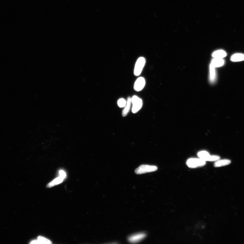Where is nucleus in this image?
I'll return each mask as SVG.
<instances>
[{"label":"nucleus","mask_w":244,"mask_h":244,"mask_svg":"<svg viewBox=\"0 0 244 244\" xmlns=\"http://www.w3.org/2000/svg\"><path fill=\"white\" fill-rule=\"evenodd\" d=\"M215 68L211 64L210 65V79L211 82L215 81L216 77Z\"/></svg>","instance_id":"14"},{"label":"nucleus","mask_w":244,"mask_h":244,"mask_svg":"<svg viewBox=\"0 0 244 244\" xmlns=\"http://www.w3.org/2000/svg\"><path fill=\"white\" fill-rule=\"evenodd\" d=\"M227 55L225 51L223 50H218L213 52L212 56L214 58L223 59Z\"/></svg>","instance_id":"8"},{"label":"nucleus","mask_w":244,"mask_h":244,"mask_svg":"<svg viewBox=\"0 0 244 244\" xmlns=\"http://www.w3.org/2000/svg\"><path fill=\"white\" fill-rule=\"evenodd\" d=\"M132 103L133 104L132 111L135 114L140 111L143 105L142 100L136 95H134L131 98Z\"/></svg>","instance_id":"3"},{"label":"nucleus","mask_w":244,"mask_h":244,"mask_svg":"<svg viewBox=\"0 0 244 244\" xmlns=\"http://www.w3.org/2000/svg\"><path fill=\"white\" fill-rule=\"evenodd\" d=\"M231 60L232 62H238L244 61V54L238 53L235 54L231 57Z\"/></svg>","instance_id":"11"},{"label":"nucleus","mask_w":244,"mask_h":244,"mask_svg":"<svg viewBox=\"0 0 244 244\" xmlns=\"http://www.w3.org/2000/svg\"><path fill=\"white\" fill-rule=\"evenodd\" d=\"M131 103V98L130 97H128L127 100L126 106L122 111V115L123 117H125L128 114L130 110Z\"/></svg>","instance_id":"9"},{"label":"nucleus","mask_w":244,"mask_h":244,"mask_svg":"<svg viewBox=\"0 0 244 244\" xmlns=\"http://www.w3.org/2000/svg\"><path fill=\"white\" fill-rule=\"evenodd\" d=\"M146 236L144 233H139L132 235L128 238V240L131 243H136L144 239Z\"/></svg>","instance_id":"6"},{"label":"nucleus","mask_w":244,"mask_h":244,"mask_svg":"<svg viewBox=\"0 0 244 244\" xmlns=\"http://www.w3.org/2000/svg\"><path fill=\"white\" fill-rule=\"evenodd\" d=\"M145 84V80L143 77H139L135 83L134 88L137 92H140L144 88Z\"/></svg>","instance_id":"7"},{"label":"nucleus","mask_w":244,"mask_h":244,"mask_svg":"<svg viewBox=\"0 0 244 244\" xmlns=\"http://www.w3.org/2000/svg\"><path fill=\"white\" fill-rule=\"evenodd\" d=\"M206 164V161L200 158H190L186 162V165L189 167L194 168L202 167Z\"/></svg>","instance_id":"4"},{"label":"nucleus","mask_w":244,"mask_h":244,"mask_svg":"<svg viewBox=\"0 0 244 244\" xmlns=\"http://www.w3.org/2000/svg\"><path fill=\"white\" fill-rule=\"evenodd\" d=\"M31 244H38L37 240H34L32 241L30 243Z\"/></svg>","instance_id":"18"},{"label":"nucleus","mask_w":244,"mask_h":244,"mask_svg":"<svg viewBox=\"0 0 244 244\" xmlns=\"http://www.w3.org/2000/svg\"><path fill=\"white\" fill-rule=\"evenodd\" d=\"M64 179H63V178L60 176L57 178L56 179H54L53 181H52L48 184V187L51 188L52 187L62 183Z\"/></svg>","instance_id":"13"},{"label":"nucleus","mask_w":244,"mask_h":244,"mask_svg":"<svg viewBox=\"0 0 244 244\" xmlns=\"http://www.w3.org/2000/svg\"><path fill=\"white\" fill-rule=\"evenodd\" d=\"M158 168L156 166L143 165L137 168L135 173L137 174H141L155 171Z\"/></svg>","instance_id":"1"},{"label":"nucleus","mask_w":244,"mask_h":244,"mask_svg":"<svg viewBox=\"0 0 244 244\" xmlns=\"http://www.w3.org/2000/svg\"><path fill=\"white\" fill-rule=\"evenodd\" d=\"M198 156L200 158L206 161H218L220 158V157L218 156L210 155L208 152L204 150L198 153Z\"/></svg>","instance_id":"5"},{"label":"nucleus","mask_w":244,"mask_h":244,"mask_svg":"<svg viewBox=\"0 0 244 244\" xmlns=\"http://www.w3.org/2000/svg\"><path fill=\"white\" fill-rule=\"evenodd\" d=\"M59 174H60V176L63 178V179H65L66 176L65 172L62 170H60L59 171Z\"/></svg>","instance_id":"17"},{"label":"nucleus","mask_w":244,"mask_h":244,"mask_svg":"<svg viewBox=\"0 0 244 244\" xmlns=\"http://www.w3.org/2000/svg\"><path fill=\"white\" fill-rule=\"evenodd\" d=\"M231 161L229 160L223 159L218 161L214 164L215 167H219L229 165Z\"/></svg>","instance_id":"12"},{"label":"nucleus","mask_w":244,"mask_h":244,"mask_svg":"<svg viewBox=\"0 0 244 244\" xmlns=\"http://www.w3.org/2000/svg\"><path fill=\"white\" fill-rule=\"evenodd\" d=\"M146 60L143 57H140L137 60L134 69V74L136 76H139L142 72L145 65Z\"/></svg>","instance_id":"2"},{"label":"nucleus","mask_w":244,"mask_h":244,"mask_svg":"<svg viewBox=\"0 0 244 244\" xmlns=\"http://www.w3.org/2000/svg\"><path fill=\"white\" fill-rule=\"evenodd\" d=\"M37 240L38 244H51L52 243L49 239L44 238L42 236L38 237Z\"/></svg>","instance_id":"15"},{"label":"nucleus","mask_w":244,"mask_h":244,"mask_svg":"<svg viewBox=\"0 0 244 244\" xmlns=\"http://www.w3.org/2000/svg\"><path fill=\"white\" fill-rule=\"evenodd\" d=\"M225 60L223 59L214 58L212 61L211 65L214 68L222 67L224 65Z\"/></svg>","instance_id":"10"},{"label":"nucleus","mask_w":244,"mask_h":244,"mask_svg":"<svg viewBox=\"0 0 244 244\" xmlns=\"http://www.w3.org/2000/svg\"><path fill=\"white\" fill-rule=\"evenodd\" d=\"M127 101L124 99L122 98L118 100L117 104L120 108H124L126 106Z\"/></svg>","instance_id":"16"}]
</instances>
